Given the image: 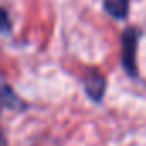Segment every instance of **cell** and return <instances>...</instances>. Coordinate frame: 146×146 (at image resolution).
Returning a JSON list of instances; mask_svg holds the SVG:
<instances>
[{
  "label": "cell",
  "mask_w": 146,
  "mask_h": 146,
  "mask_svg": "<svg viewBox=\"0 0 146 146\" xmlns=\"http://www.w3.org/2000/svg\"><path fill=\"white\" fill-rule=\"evenodd\" d=\"M0 146H5V141H4V136H2V132H0Z\"/></svg>",
  "instance_id": "obj_5"
},
{
  "label": "cell",
  "mask_w": 146,
  "mask_h": 146,
  "mask_svg": "<svg viewBox=\"0 0 146 146\" xmlns=\"http://www.w3.org/2000/svg\"><path fill=\"white\" fill-rule=\"evenodd\" d=\"M84 86H86V93L95 100V102H100L103 93H105V79L98 74V72H93L90 74L84 81Z\"/></svg>",
  "instance_id": "obj_2"
},
{
  "label": "cell",
  "mask_w": 146,
  "mask_h": 146,
  "mask_svg": "<svg viewBox=\"0 0 146 146\" xmlns=\"http://www.w3.org/2000/svg\"><path fill=\"white\" fill-rule=\"evenodd\" d=\"M141 31L137 28H127L122 36V65L127 70L131 78H137V62H136V53H137V41H139Z\"/></svg>",
  "instance_id": "obj_1"
},
{
  "label": "cell",
  "mask_w": 146,
  "mask_h": 146,
  "mask_svg": "<svg viewBox=\"0 0 146 146\" xmlns=\"http://www.w3.org/2000/svg\"><path fill=\"white\" fill-rule=\"evenodd\" d=\"M0 31H4V33L11 31V19H9V14H7L5 11H2V9H0Z\"/></svg>",
  "instance_id": "obj_4"
},
{
  "label": "cell",
  "mask_w": 146,
  "mask_h": 146,
  "mask_svg": "<svg viewBox=\"0 0 146 146\" xmlns=\"http://www.w3.org/2000/svg\"><path fill=\"white\" fill-rule=\"evenodd\" d=\"M105 11L115 19H125L129 12V0H103Z\"/></svg>",
  "instance_id": "obj_3"
}]
</instances>
